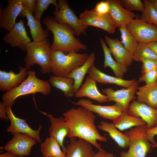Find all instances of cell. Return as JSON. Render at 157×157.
<instances>
[{
	"label": "cell",
	"instance_id": "cell-36",
	"mask_svg": "<svg viewBox=\"0 0 157 157\" xmlns=\"http://www.w3.org/2000/svg\"><path fill=\"white\" fill-rule=\"evenodd\" d=\"M122 6L127 10L131 12L134 10L141 11L142 13L144 10V6L140 0H119Z\"/></svg>",
	"mask_w": 157,
	"mask_h": 157
},
{
	"label": "cell",
	"instance_id": "cell-31",
	"mask_svg": "<svg viewBox=\"0 0 157 157\" xmlns=\"http://www.w3.org/2000/svg\"><path fill=\"white\" fill-rule=\"evenodd\" d=\"M112 123L117 129L121 131L133 126L146 124L145 122L141 118L130 115L127 113L121 114Z\"/></svg>",
	"mask_w": 157,
	"mask_h": 157
},
{
	"label": "cell",
	"instance_id": "cell-44",
	"mask_svg": "<svg viewBox=\"0 0 157 157\" xmlns=\"http://www.w3.org/2000/svg\"><path fill=\"white\" fill-rule=\"evenodd\" d=\"M148 46L157 55V41H153L147 43Z\"/></svg>",
	"mask_w": 157,
	"mask_h": 157
},
{
	"label": "cell",
	"instance_id": "cell-34",
	"mask_svg": "<svg viewBox=\"0 0 157 157\" xmlns=\"http://www.w3.org/2000/svg\"><path fill=\"white\" fill-rule=\"evenodd\" d=\"M143 1L144 8L140 19L148 23L157 26V10L150 0Z\"/></svg>",
	"mask_w": 157,
	"mask_h": 157
},
{
	"label": "cell",
	"instance_id": "cell-42",
	"mask_svg": "<svg viewBox=\"0 0 157 157\" xmlns=\"http://www.w3.org/2000/svg\"><path fill=\"white\" fill-rule=\"evenodd\" d=\"M22 2L24 5L33 13L36 0H22Z\"/></svg>",
	"mask_w": 157,
	"mask_h": 157
},
{
	"label": "cell",
	"instance_id": "cell-37",
	"mask_svg": "<svg viewBox=\"0 0 157 157\" xmlns=\"http://www.w3.org/2000/svg\"><path fill=\"white\" fill-rule=\"evenodd\" d=\"M157 81V69L147 72L139 77L138 82H144L146 84L153 83Z\"/></svg>",
	"mask_w": 157,
	"mask_h": 157
},
{
	"label": "cell",
	"instance_id": "cell-22",
	"mask_svg": "<svg viewBox=\"0 0 157 157\" xmlns=\"http://www.w3.org/2000/svg\"><path fill=\"white\" fill-rule=\"evenodd\" d=\"M96 82L89 75L75 95L76 98L87 97L99 103L108 102L107 96L101 93L96 85Z\"/></svg>",
	"mask_w": 157,
	"mask_h": 157
},
{
	"label": "cell",
	"instance_id": "cell-45",
	"mask_svg": "<svg viewBox=\"0 0 157 157\" xmlns=\"http://www.w3.org/2000/svg\"><path fill=\"white\" fill-rule=\"evenodd\" d=\"M0 157H19L11 152L9 151H6V152L5 153H1L0 154Z\"/></svg>",
	"mask_w": 157,
	"mask_h": 157
},
{
	"label": "cell",
	"instance_id": "cell-1",
	"mask_svg": "<svg viewBox=\"0 0 157 157\" xmlns=\"http://www.w3.org/2000/svg\"><path fill=\"white\" fill-rule=\"evenodd\" d=\"M69 127L67 137L70 138H78L90 142L99 150H103L98 141H107L105 136L99 133L95 124L96 116L89 110L79 106L73 107L63 114Z\"/></svg>",
	"mask_w": 157,
	"mask_h": 157
},
{
	"label": "cell",
	"instance_id": "cell-9",
	"mask_svg": "<svg viewBox=\"0 0 157 157\" xmlns=\"http://www.w3.org/2000/svg\"><path fill=\"white\" fill-rule=\"evenodd\" d=\"M6 109L10 122V124L6 129L8 133L13 135L17 133L24 134L33 138L37 142H41L40 133L42 128V125L40 124L37 130H33L25 119L18 117L14 114L11 107H6Z\"/></svg>",
	"mask_w": 157,
	"mask_h": 157
},
{
	"label": "cell",
	"instance_id": "cell-7",
	"mask_svg": "<svg viewBox=\"0 0 157 157\" xmlns=\"http://www.w3.org/2000/svg\"><path fill=\"white\" fill-rule=\"evenodd\" d=\"M58 8L55 9L53 13L54 18L58 23L67 25L74 30L75 35L79 36L85 35L88 28L81 22L74 11L69 6L66 0H59Z\"/></svg>",
	"mask_w": 157,
	"mask_h": 157
},
{
	"label": "cell",
	"instance_id": "cell-14",
	"mask_svg": "<svg viewBox=\"0 0 157 157\" xmlns=\"http://www.w3.org/2000/svg\"><path fill=\"white\" fill-rule=\"evenodd\" d=\"M138 87V82L136 81L132 85L125 89L115 90L107 88L102 89L101 91L107 96L108 102H115L127 113L130 103L134 98Z\"/></svg>",
	"mask_w": 157,
	"mask_h": 157
},
{
	"label": "cell",
	"instance_id": "cell-33",
	"mask_svg": "<svg viewBox=\"0 0 157 157\" xmlns=\"http://www.w3.org/2000/svg\"><path fill=\"white\" fill-rule=\"evenodd\" d=\"M121 35V41L125 48L133 55L138 42L127 30L126 26L119 28Z\"/></svg>",
	"mask_w": 157,
	"mask_h": 157
},
{
	"label": "cell",
	"instance_id": "cell-26",
	"mask_svg": "<svg viewBox=\"0 0 157 157\" xmlns=\"http://www.w3.org/2000/svg\"><path fill=\"white\" fill-rule=\"evenodd\" d=\"M95 60L94 53H91L88 55L87 60L82 65L75 68L65 76L74 79L75 94L81 86L86 74H88L90 68L94 64Z\"/></svg>",
	"mask_w": 157,
	"mask_h": 157
},
{
	"label": "cell",
	"instance_id": "cell-29",
	"mask_svg": "<svg viewBox=\"0 0 157 157\" xmlns=\"http://www.w3.org/2000/svg\"><path fill=\"white\" fill-rule=\"evenodd\" d=\"M100 41L104 55V68L110 67L116 77L122 78L124 74L127 70V68L122 66L113 58L109 48L103 39H100Z\"/></svg>",
	"mask_w": 157,
	"mask_h": 157
},
{
	"label": "cell",
	"instance_id": "cell-40",
	"mask_svg": "<svg viewBox=\"0 0 157 157\" xmlns=\"http://www.w3.org/2000/svg\"><path fill=\"white\" fill-rule=\"evenodd\" d=\"M146 134L148 140L151 144H156L157 142L154 140V137L155 136L157 135V125L152 128H147Z\"/></svg>",
	"mask_w": 157,
	"mask_h": 157
},
{
	"label": "cell",
	"instance_id": "cell-23",
	"mask_svg": "<svg viewBox=\"0 0 157 157\" xmlns=\"http://www.w3.org/2000/svg\"><path fill=\"white\" fill-rule=\"evenodd\" d=\"M19 16L26 18L27 25L30 29V32L33 41H39L47 38L48 31L42 28L40 21L35 18L33 13L24 5Z\"/></svg>",
	"mask_w": 157,
	"mask_h": 157
},
{
	"label": "cell",
	"instance_id": "cell-20",
	"mask_svg": "<svg viewBox=\"0 0 157 157\" xmlns=\"http://www.w3.org/2000/svg\"><path fill=\"white\" fill-rule=\"evenodd\" d=\"M104 40L117 62L126 68L131 65L133 60V55L125 48L121 41L107 36L104 37Z\"/></svg>",
	"mask_w": 157,
	"mask_h": 157
},
{
	"label": "cell",
	"instance_id": "cell-32",
	"mask_svg": "<svg viewBox=\"0 0 157 157\" xmlns=\"http://www.w3.org/2000/svg\"><path fill=\"white\" fill-rule=\"evenodd\" d=\"M133 60L141 62L142 59H147L157 61V55L147 45V43L138 42L133 54Z\"/></svg>",
	"mask_w": 157,
	"mask_h": 157
},
{
	"label": "cell",
	"instance_id": "cell-19",
	"mask_svg": "<svg viewBox=\"0 0 157 157\" xmlns=\"http://www.w3.org/2000/svg\"><path fill=\"white\" fill-rule=\"evenodd\" d=\"M70 138V143L65 147V157H92L95 153L92 145L83 139Z\"/></svg>",
	"mask_w": 157,
	"mask_h": 157
},
{
	"label": "cell",
	"instance_id": "cell-21",
	"mask_svg": "<svg viewBox=\"0 0 157 157\" xmlns=\"http://www.w3.org/2000/svg\"><path fill=\"white\" fill-rule=\"evenodd\" d=\"M47 117L51 123L49 128V136L56 140L64 152L65 147L64 145V142L69 133L68 125L63 117H56L49 114Z\"/></svg>",
	"mask_w": 157,
	"mask_h": 157
},
{
	"label": "cell",
	"instance_id": "cell-41",
	"mask_svg": "<svg viewBox=\"0 0 157 157\" xmlns=\"http://www.w3.org/2000/svg\"><path fill=\"white\" fill-rule=\"evenodd\" d=\"M0 118L7 121L9 120L6 109V106L3 101L0 102Z\"/></svg>",
	"mask_w": 157,
	"mask_h": 157
},
{
	"label": "cell",
	"instance_id": "cell-13",
	"mask_svg": "<svg viewBox=\"0 0 157 157\" xmlns=\"http://www.w3.org/2000/svg\"><path fill=\"white\" fill-rule=\"evenodd\" d=\"M6 6L0 8V27L9 32L16 24V20L24 7L22 0H8Z\"/></svg>",
	"mask_w": 157,
	"mask_h": 157
},
{
	"label": "cell",
	"instance_id": "cell-39",
	"mask_svg": "<svg viewBox=\"0 0 157 157\" xmlns=\"http://www.w3.org/2000/svg\"><path fill=\"white\" fill-rule=\"evenodd\" d=\"M142 63L141 71L142 74L153 70L157 69V61L152 60L144 59L141 60Z\"/></svg>",
	"mask_w": 157,
	"mask_h": 157
},
{
	"label": "cell",
	"instance_id": "cell-11",
	"mask_svg": "<svg viewBox=\"0 0 157 157\" xmlns=\"http://www.w3.org/2000/svg\"><path fill=\"white\" fill-rule=\"evenodd\" d=\"M12 138L3 147L6 151H9L19 157L29 156L33 147L36 141L26 135L17 133L14 134Z\"/></svg>",
	"mask_w": 157,
	"mask_h": 157
},
{
	"label": "cell",
	"instance_id": "cell-38",
	"mask_svg": "<svg viewBox=\"0 0 157 157\" xmlns=\"http://www.w3.org/2000/svg\"><path fill=\"white\" fill-rule=\"evenodd\" d=\"M110 5L108 0L102 1L97 3L93 8L95 13L101 15L108 14L110 10Z\"/></svg>",
	"mask_w": 157,
	"mask_h": 157
},
{
	"label": "cell",
	"instance_id": "cell-3",
	"mask_svg": "<svg viewBox=\"0 0 157 157\" xmlns=\"http://www.w3.org/2000/svg\"><path fill=\"white\" fill-rule=\"evenodd\" d=\"M51 90L49 81L39 79L35 71L29 70L26 78L17 87L6 91L2 95V99L6 107H11L16 99L20 96L37 93L48 95Z\"/></svg>",
	"mask_w": 157,
	"mask_h": 157
},
{
	"label": "cell",
	"instance_id": "cell-24",
	"mask_svg": "<svg viewBox=\"0 0 157 157\" xmlns=\"http://www.w3.org/2000/svg\"><path fill=\"white\" fill-rule=\"evenodd\" d=\"M88 74L97 82L104 84H115L126 88L130 87L136 81L134 79L126 80L107 74L98 69L94 64L90 68Z\"/></svg>",
	"mask_w": 157,
	"mask_h": 157
},
{
	"label": "cell",
	"instance_id": "cell-27",
	"mask_svg": "<svg viewBox=\"0 0 157 157\" xmlns=\"http://www.w3.org/2000/svg\"><path fill=\"white\" fill-rule=\"evenodd\" d=\"M98 127L99 129L107 132L119 147L123 148L129 147V140L127 134L119 131L112 123L101 121Z\"/></svg>",
	"mask_w": 157,
	"mask_h": 157
},
{
	"label": "cell",
	"instance_id": "cell-2",
	"mask_svg": "<svg viewBox=\"0 0 157 157\" xmlns=\"http://www.w3.org/2000/svg\"><path fill=\"white\" fill-rule=\"evenodd\" d=\"M42 23L46 26L47 30L53 34V42L51 45V49L67 53H77L80 50L87 49L86 45L75 38L74 30L69 25L58 23L51 16L45 17Z\"/></svg>",
	"mask_w": 157,
	"mask_h": 157
},
{
	"label": "cell",
	"instance_id": "cell-6",
	"mask_svg": "<svg viewBox=\"0 0 157 157\" xmlns=\"http://www.w3.org/2000/svg\"><path fill=\"white\" fill-rule=\"evenodd\" d=\"M146 124L135 127L125 132L129 140V147L126 152H122L120 157H146L151 151L152 144L146 134Z\"/></svg>",
	"mask_w": 157,
	"mask_h": 157
},
{
	"label": "cell",
	"instance_id": "cell-4",
	"mask_svg": "<svg viewBox=\"0 0 157 157\" xmlns=\"http://www.w3.org/2000/svg\"><path fill=\"white\" fill-rule=\"evenodd\" d=\"M51 51L50 43L47 38L30 42L26 47V55L24 59L25 67L29 70L35 64H38L40 67L42 74L49 73L51 64Z\"/></svg>",
	"mask_w": 157,
	"mask_h": 157
},
{
	"label": "cell",
	"instance_id": "cell-8",
	"mask_svg": "<svg viewBox=\"0 0 157 157\" xmlns=\"http://www.w3.org/2000/svg\"><path fill=\"white\" fill-rule=\"evenodd\" d=\"M138 42L157 41V26L140 19H134L126 26Z\"/></svg>",
	"mask_w": 157,
	"mask_h": 157
},
{
	"label": "cell",
	"instance_id": "cell-10",
	"mask_svg": "<svg viewBox=\"0 0 157 157\" xmlns=\"http://www.w3.org/2000/svg\"><path fill=\"white\" fill-rule=\"evenodd\" d=\"M72 103L85 108L104 119L113 121L123 113H126L117 103L110 106H102L94 104L90 100L85 99Z\"/></svg>",
	"mask_w": 157,
	"mask_h": 157
},
{
	"label": "cell",
	"instance_id": "cell-48",
	"mask_svg": "<svg viewBox=\"0 0 157 157\" xmlns=\"http://www.w3.org/2000/svg\"><path fill=\"white\" fill-rule=\"evenodd\" d=\"M114 157H116V156H114Z\"/></svg>",
	"mask_w": 157,
	"mask_h": 157
},
{
	"label": "cell",
	"instance_id": "cell-25",
	"mask_svg": "<svg viewBox=\"0 0 157 157\" xmlns=\"http://www.w3.org/2000/svg\"><path fill=\"white\" fill-rule=\"evenodd\" d=\"M137 90V101L157 108V81L138 87Z\"/></svg>",
	"mask_w": 157,
	"mask_h": 157
},
{
	"label": "cell",
	"instance_id": "cell-28",
	"mask_svg": "<svg viewBox=\"0 0 157 157\" xmlns=\"http://www.w3.org/2000/svg\"><path fill=\"white\" fill-rule=\"evenodd\" d=\"M49 81L52 86L61 90L66 97H71L75 95L74 82L72 78L67 77L51 75Z\"/></svg>",
	"mask_w": 157,
	"mask_h": 157
},
{
	"label": "cell",
	"instance_id": "cell-17",
	"mask_svg": "<svg viewBox=\"0 0 157 157\" xmlns=\"http://www.w3.org/2000/svg\"><path fill=\"white\" fill-rule=\"evenodd\" d=\"M108 0L110 7L108 15L117 28L126 26L134 19L135 14L124 8L119 0Z\"/></svg>",
	"mask_w": 157,
	"mask_h": 157
},
{
	"label": "cell",
	"instance_id": "cell-18",
	"mask_svg": "<svg viewBox=\"0 0 157 157\" xmlns=\"http://www.w3.org/2000/svg\"><path fill=\"white\" fill-rule=\"evenodd\" d=\"M19 72L0 70V90L8 91L18 86L27 78L28 70L25 67L19 66Z\"/></svg>",
	"mask_w": 157,
	"mask_h": 157
},
{
	"label": "cell",
	"instance_id": "cell-47",
	"mask_svg": "<svg viewBox=\"0 0 157 157\" xmlns=\"http://www.w3.org/2000/svg\"><path fill=\"white\" fill-rule=\"evenodd\" d=\"M157 147V142L154 144L152 145V148Z\"/></svg>",
	"mask_w": 157,
	"mask_h": 157
},
{
	"label": "cell",
	"instance_id": "cell-16",
	"mask_svg": "<svg viewBox=\"0 0 157 157\" xmlns=\"http://www.w3.org/2000/svg\"><path fill=\"white\" fill-rule=\"evenodd\" d=\"M24 24L23 20L20 18L19 22L16 24L12 30L4 35L3 40L5 43L10 44L12 47H18L25 51L27 45L31 41Z\"/></svg>",
	"mask_w": 157,
	"mask_h": 157
},
{
	"label": "cell",
	"instance_id": "cell-15",
	"mask_svg": "<svg viewBox=\"0 0 157 157\" xmlns=\"http://www.w3.org/2000/svg\"><path fill=\"white\" fill-rule=\"evenodd\" d=\"M127 113L141 118L146 123L148 129L157 125V108L152 107L144 103L133 100L129 105Z\"/></svg>",
	"mask_w": 157,
	"mask_h": 157
},
{
	"label": "cell",
	"instance_id": "cell-35",
	"mask_svg": "<svg viewBox=\"0 0 157 157\" xmlns=\"http://www.w3.org/2000/svg\"><path fill=\"white\" fill-rule=\"evenodd\" d=\"M50 4H53L55 9L58 8V4L56 0H36L33 13L34 17L40 21V19L44 11Z\"/></svg>",
	"mask_w": 157,
	"mask_h": 157
},
{
	"label": "cell",
	"instance_id": "cell-12",
	"mask_svg": "<svg viewBox=\"0 0 157 157\" xmlns=\"http://www.w3.org/2000/svg\"><path fill=\"white\" fill-rule=\"evenodd\" d=\"M79 18L83 24L88 27L92 26L99 28L110 33H114L117 28L108 14L99 15L93 9H86L81 13Z\"/></svg>",
	"mask_w": 157,
	"mask_h": 157
},
{
	"label": "cell",
	"instance_id": "cell-30",
	"mask_svg": "<svg viewBox=\"0 0 157 157\" xmlns=\"http://www.w3.org/2000/svg\"><path fill=\"white\" fill-rule=\"evenodd\" d=\"M54 138L49 136L41 143L40 151L43 157H65V153Z\"/></svg>",
	"mask_w": 157,
	"mask_h": 157
},
{
	"label": "cell",
	"instance_id": "cell-5",
	"mask_svg": "<svg viewBox=\"0 0 157 157\" xmlns=\"http://www.w3.org/2000/svg\"><path fill=\"white\" fill-rule=\"evenodd\" d=\"M88 56L86 53L66 54L60 51L51 49V72L53 75L65 77L75 68L82 65Z\"/></svg>",
	"mask_w": 157,
	"mask_h": 157
},
{
	"label": "cell",
	"instance_id": "cell-46",
	"mask_svg": "<svg viewBox=\"0 0 157 157\" xmlns=\"http://www.w3.org/2000/svg\"><path fill=\"white\" fill-rule=\"evenodd\" d=\"M153 5L157 10V0H150Z\"/></svg>",
	"mask_w": 157,
	"mask_h": 157
},
{
	"label": "cell",
	"instance_id": "cell-43",
	"mask_svg": "<svg viewBox=\"0 0 157 157\" xmlns=\"http://www.w3.org/2000/svg\"><path fill=\"white\" fill-rule=\"evenodd\" d=\"M113 154L111 153H107L104 150H99L95 153L92 157H114Z\"/></svg>",
	"mask_w": 157,
	"mask_h": 157
}]
</instances>
